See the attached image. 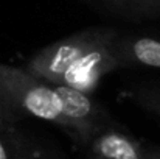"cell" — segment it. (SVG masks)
I'll use <instances>...</instances> for the list:
<instances>
[{"label":"cell","mask_w":160,"mask_h":159,"mask_svg":"<svg viewBox=\"0 0 160 159\" xmlns=\"http://www.w3.org/2000/svg\"><path fill=\"white\" fill-rule=\"evenodd\" d=\"M0 83L16 111L42 119L68 130L61 98L52 83L17 69L0 64Z\"/></svg>","instance_id":"1"},{"label":"cell","mask_w":160,"mask_h":159,"mask_svg":"<svg viewBox=\"0 0 160 159\" xmlns=\"http://www.w3.org/2000/svg\"><path fill=\"white\" fill-rule=\"evenodd\" d=\"M118 36L115 28H87L68 38H64L38 52L28 62L27 70L52 84H59L62 75L90 49L112 41Z\"/></svg>","instance_id":"2"},{"label":"cell","mask_w":160,"mask_h":159,"mask_svg":"<svg viewBox=\"0 0 160 159\" xmlns=\"http://www.w3.org/2000/svg\"><path fill=\"white\" fill-rule=\"evenodd\" d=\"M62 105L68 130L73 131L81 142L92 140L97 134L107 130L106 112L90 94L81 92L65 84H53Z\"/></svg>","instance_id":"3"},{"label":"cell","mask_w":160,"mask_h":159,"mask_svg":"<svg viewBox=\"0 0 160 159\" xmlns=\"http://www.w3.org/2000/svg\"><path fill=\"white\" fill-rule=\"evenodd\" d=\"M112 41H106L103 44H98L97 47L90 49L84 53L61 78L59 84L70 86L73 89H78L86 94H92L100 80L117 67H120L118 59L112 52Z\"/></svg>","instance_id":"4"},{"label":"cell","mask_w":160,"mask_h":159,"mask_svg":"<svg viewBox=\"0 0 160 159\" xmlns=\"http://www.w3.org/2000/svg\"><path fill=\"white\" fill-rule=\"evenodd\" d=\"M112 52L120 67L160 69V38L154 36H123L115 38Z\"/></svg>","instance_id":"5"},{"label":"cell","mask_w":160,"mask_h":159,"mask_svg":"<svg viewBox=\"0 0 160 159\" xmlns=\"http://www.w3.org/2000/svg\"><path fill=\"white\" fill-rule=\"evenodd\" d=\"M95 159H148V150L140 142L117 130H104L90 140Z\"/></svg>","instance_id":"6"},{"label":"cell","mask_w":160,"mask_h":159,"mask_svg":"<svg viewBox=\"0 0 160 159\" xmlns=\"http://www.w3.org/2000/svg\"><path fill=\"white\" fill-rule=\"evenodd\" d=\"M134 100L145 109L160 115V87H138L134 92Z\"/></svg>","instance_id":"7"},{"label":"cell","mask_w":160,"mask_h":159,"mask_svg":"<svg viewBox=\"0 0 160 159\" xmlns=\"http://www.w3.org/2000/svg\"><path fill=\"white\" fill-rule=\"evenodd\" d=\"M93 3H100L103 5L104 8H110V9H115V11H121V13H126V14H137V16H142L137 5L134 3V0H90Z\"/></svg>","instance_id":"8"},{"label":"cell","mask_w":160,"mask_h":159,"mask_svg":"<svg viewBox=\"0 0 160 159\" xmlns=\"http://www.w3.org/2000/svg\"><path fill=\"white\" fill-rule=\"evenodd\" d=\"M14 111L16 109L12 108L6 92H5V89H3V86H2V83H0V126H5L8 123V120L12 117Z\"/></svg>","instance_id":"9"},{"label":"cell","mask_w":160,"mask_h":159,"mask_svg":"<svg viewBox=\"0 0 160 159\" xmlns=\"http://www.w3.org/2000/svg\"><path fill=\"white\" fill-rule=\"evenodd\" d=\"M140 14L156 16L160 14V0H134Z\"/></svg>","instance_id":"10"},{"label":"cell","mask_w":160,"mask_h":159,"mask_svg":"<svg viewBox=\"0 0 160 159\" xmlns=\"http://www.w3.org/2000/svg\"><path fill=\"white\" fill-rule=\"evenodd\" d=\"M3 128L5 126H0V159H9L6 140H5V136H3Z\"/></svg>","instance_id":"11"},{"label":"cell","mask_w":160,"mask_h":159,"mask_svg":"<svg viewBox=\"0 0 160 159\" xmlns=\"http://www.w3.org/2000/svg\"><path fill=\"white\" fill-rule=\"evenodd\" d=\"M148 159H160L159 150H148Z\"/></svg>","instance_id":"12"},{"label":"cell","mask_w":160,"mask_h":159,"mask_svg":"<svg viewBox=\"0 0 160 159\" xmlns=\"http://www.w3.org/2000/svg\"><path fill=\"white\" fill-rule=\"evenodd\" d=\"M16 159H28V158H25V156H19V158H16Z\"/></svg>","instance_id":"13"}]
</instances>
